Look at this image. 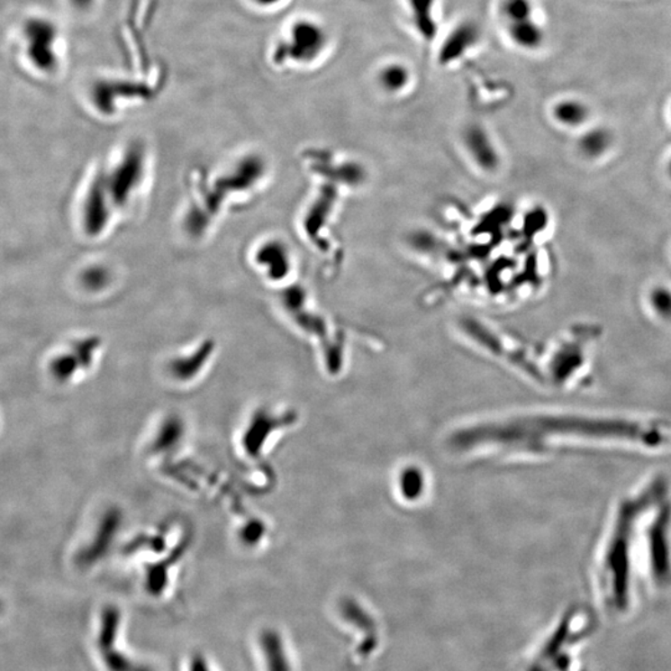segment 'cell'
<instances>
[{"instance_id":"obj_1","label":"cell","mask_w":671,"mask_h":671,"mask_svg":"<svg viewBox=\"0 0 671 671\" xmlns=\"http://www.w3.org/2000/svg\"><path fill=\"white\" fill-rule=\"evenodd\" d=\"M330 42V32L322 23L306 16L295 19L284 37L274 45L271 61L277 67L286 64L311 67L323 58Z\"/></svg>"},{"instance_id":"obj_2","label":"cell","mask_w":671,"mask_h":671,"mask_svg":"<svg viewBox=\"0 0 671 671\" xmlns=\"http://www.w3.org/2000/svg\"><path fill=\"white\" fill-rule=\"evenodd\" d=\"M25 54L32 68L39 73L52 75L60 68L58 41L60 31L57 23L47 16L34 15L23 23Z\"/></svg>"},{"instance_id":"obj_3","label":"cell","mask_w":671,"mask_h":671,"mask_svg":"<svg viewBox=\"0 0 671 671\" xmlns=\"http://www.w3.org/2000/svg\"><path fill=\"white\" fill-rule=\"evenodd\" d=\"M121 620V612L113 605L104 608L101 613L97 649L104 667L107 671H155L117 648Z\"/></svg>"},{"instance_id":"obj_4","label":"cell","mask_w":671,"mask_h":671,"mask_svg":"<svg viewBox=\"0 0 671 671\" xmlns=\"http://www.w3.org/2000/svg\"><path fill=\"white\" fill-rule=\"evenodd\" d=\"M483 31L476 21H463L441 42L438 61L441 67L457 64L480 44Z\"/></svg>"},{"instance_id":"obj_5","label":"cell","mask_w":671,"mask_h":671,"mask_svg":"<svg viewBox=\"0 0 671 671\" xmlns=\"http://www.w3.org/2000/svg\"><path fill=\"white\" fill-rule=\"evenodd\" d=\"M409 18L415 32L424 42L434 41L440 32L438 0H407Z\"/></svg>"},{"instance_id":"obj_6","label":"cell","mask_w":671,"mask_h":671,"mask_svg":"<svg viewBox=\"0 0 671 671\" xmlns=\"http://www.w3.org/2000/svg\"><path fill=\"white\" fill-rule=\"evenodd\" d=\"M376 81L383 93L397 96L404 93L413 81V73L407 64L402 61L385 62L378 68Z\"/></svg>"},{"instance_id":"obj_7","label":"cell","mask_w":671,"mask_h":671,"mask_svg":"<svg viewBox=\"0 0 671 671\" xmlns=\"http://www.w3.org/2000/svg\"><path fill=\"white\" fill-rule=\"evenodd\" d=\"M258 647L263 654L267 671H291L286 648L277 630H264L258 638Z\"/></svg>"},{"instance_id":"obj_8","label":"cell","mask_w":671,"mask_h":671,"mask_svg":"<svg viewBox=\"0 0 671 671\" xmlns=\"http://www.w3.org/2000/svg\"><path fill=\"white\" fill-rule=\"evenodd\" d=\"M506 35L516 48L525 51L537 50L545 41V31L535 18L505 24Z\"/></svg>"},{"instance_id":"obj_9","label":"cell","mask_w":671,"mask_h":671,"mask_svg":"<svg viewBox=\"0 0 671 671\" xmlns=\"http://www.w3.org/2000/svg\"><path fill=\"white\" fill-rule=\"evenodd\" d=\"M465 143L471 153V157L481 167L491 168L496 165L497 156L489 134L479 124H471L465 132Z\"/></svg>"},{"instance_id":"obj_10","label":"cell","mask_w":671,"mask_h":671,"mask_svg":"<svg viewBox=\"0 0 671 671\" xmlns=\"http://www.w3.org/2000/svg\"><path fill=\"white\" fill-rule=\"evenodd\" d=\"M612 142H613V136L610 130L604 127H595L581 137L578 146L585 157L598 159L611 149Z\"/></svg>"},{"instance_id":"obj_11","label":"cell","mask_w":671,"mask_h":671,"mask_svg":"<svg viewBox=\"0 0 671 671\" xmlns=\"http://www.w3.org/2000/svg\"><path fill=\"white\" fill-rule=\"evenodd\" d=\"M553 116L565 126H581L588 119L589 109L581 101L565 100L556 104Z\"/></svg>"},{"instance_id":"obj_12","label":"cell","mask_w":671,"mask_h":671,"mask_svg":"<svg viewBox=\"0 0 671 671\" xmlns=\"http://www.w3.org/2000/svg\"><path fill=\"white\" fill-rule=\"evenodd\" d=\"M532 0H500L499 15L505 24L533 18Z\"/></svg>"},{"instance_id":"obj_13","label":"cell","mask_w":671,"mask_h":671,"mask_svg":"<svg viewBox=\"0 0 671 671\" xmlns=\"http://www.w3.org/2000/svg\"><path fill=\"white\" fill-rule=\"evenodd\" d=\"M424 489V476L417 467L402 470L399 476V490L405 499L414 500L421 495Z\"/></svg>"},{"instance_id":"obj_14","label":"cell","mask_w":671,"mask_h":671,"mask_svg":"<svg viewBox=\"0 0 671 671\" xmlns=\"http://www.w3.org/2000/svg\"><path fill=\"white\" fill-rule=\"evenodd\" d=\"M650 305L661 319L671 320V289L666 286H657L651 290Z\"/></svg>"},{"instance_id":"obj_15","label":"cell","mask_w":671,"mask_h":671,"mask_svg":"<svg viewBox=\"0 0 671 671\" xmlns=\"http://www.w3.org/2000/svg\"><path fill=\"white\" fill-rule=\"evenodd\" d=\"M68 2L75 12L85 14V13L93 11L97 0H68Z\"/></svg>"},{"instance_id":"obj_16","label":"cell","mask_w":671,"mask_h":671,"mask_svg":"<svg viewBox=\"0 0 671 671\" xmlns=\"http://www.w3.org/2000/svg\"><path fill=\"white\" fill-rule=\"evenodd\" d=\"M188 671H212V669L209 666L207 659L201 656V654H196V656L192 657L191 663H189Z\"/></svg>"},{"instance_id":"obj_17","label":"cell","mask_w":671,"mask_h":671,"mask_svg":"<svg viewBox=\"0 0 671 671\" xmlns=\"http://www.w3.org/2000/svg\"><path fill=\"white\" fill-rule=\"evenodd\" d=\"M284 2L285 0H250V3H253L255 6L261 9L277 8V6L283 5Z\"/></svg>"},{"instance_id":"obj_18","label":"cell","mask_w":671,"mask_h":671,"mask_svg":"<svg viewBox=\"0 0 671 671\" xmlns=\"http://www.w3.org/2000/svg\"><path fill=\"white\" fill-rule=\"evenodd\" d=\"M3 610H5V604H3V601L0 599V613H2Z\"/></svg>"},{"instance_id":"obj_19","label":"cell","mask_w":671,"mask_h":671,"mask_svg":"<svg viewBox=\"0 0 671 671\" xmlns=\"http://www.w3.org/2000/svg\"><path fill=\"white\" fill-rule=\"evenodd\" d=\"M667 171H669L670 178H671V160L669 163V167H667Z\"/></svg>"},{"instance_id":"obj_20","label":"cell","mask_w":671,"mask_h":671,"mask_svg":"<svg viewBox=\"0 0 671 671\" xmlns=\"http://www.w3.org/2000/svg\"><path fill=\"white\" fill-rule=\"evenodd\" d=\"M571 352H572V349H571V351H569L568 358H569V356H571ZM563 362H569V359H566V361H563ZM562 363H561V365H562Z\"/></svg>"}]
</instances>
